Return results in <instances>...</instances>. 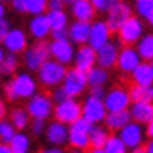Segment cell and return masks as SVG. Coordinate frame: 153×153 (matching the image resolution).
Wrapping results in <instances>:
<instances>
[{"instance_id": "31", "label": "cell", "mask_w": 153, "mask_h": 153, "mask_svg": "<svg viewBox=\"0 0 153 153\" xmlns=\"http://www.w3.org/2000/svg\"><path fill=\"white\" fill-rule=\"evenodd\" d=\"M110 131L103 123H95L90 129V148H103V144L108 138Z\"/></svg>"}, {"instance_id": "1", "label": "cell", "mask_w": 153, "mask_h": 153, "mask_svg": "<svg viewBox=\"0 0 153 153\" xmlns=\"http://www.w3.org/2000/svg\"><path fill=\"white\" fill-rule=\"evenodd\" d=\"M37 88H39V82L32 75V71H21L13 75V79L4 86V91L10 101H22V99L26 101L39 91Z\"/></svg>"}, {"instance_id": "21", "label": "cell", "mask_w": 153, "mask_h": 153, "mask_svg": "<svg viewBox=\"0 0 153 153\" xmlns=\"http://www.w3.org/2000/svg\"><path fill=\"white\" fill-rule=\"evenodd\" d=\"M28 32L32 34L34 39L43 41L51 36V25L47 19V13H39V15H32V19L28 22Z\"/></svg>"}, {"instance_id": "11", "label": "cell", "mask_w": 153, "mask_h": 153, "mask_svg": "<svg viewBox=\"0 0 153 153\" xmlns=\"http://www.w3.org/2000/svg\"><path fill=\"white\" fill-rule=\"evenodd\" d=\"M82 105V118L90 121L91 125L95 123H103L105 121V116H106V106L103 103L101 97H94V95H88L84 99Z\"/></svg>"}, {"instance_id": "20", "label": "cell", "mask_w": 153, "mask_h": 153, "mask_svg": "<svg viewBox=\"0 0 153 153\" xmlns=\"http://www.w3.org/2000/svg\"><path fill=\"white\" fill-rule=\"evenodd\" d=\"M129 114L131 120L140 125H148L153 120V103L149 101H133L129 106Z\"/></svg>"}, {"instance_id": "59", "label": "cell", "mask_w": 153, "mask_h": 153, "mask_svg": "<svg viewBox=\"0 0 153 153\" xmlns=\"http://www.w3.org/2000/svg\"><path fill=\"white\" fill-rule=\"evenodd\" d=\"M0 76H2V75H0Z\"/></svg>"}, {"instance_id": "8", "label": "cell", "mask_w": 153, "mask_h": 153, "mask_svg": "<svg viewBox=\"0 0 153 153\" xmlns=\"http://www.w3.org/2000/svg\"><path fill=\"white\" fill-rule=\"evenodd\" d=\"M118 41L120 45H134L144 36V21L138 15H131L118 30Z\"/></svg>"}, {"instance_id": "58", "label": "cell", "mask_w": 153, "mask_h": 153, "mask_svg": "<svg viewBox=\"0 0 153 153\" xmlns=\"http://www.w3.org/2000/svg\"><path fill=\"white\" fill-rule=\"evenodd\" d=\"M0 2H4V4H6V2H10V0H0Z\"/></svg>"}, {"instance_id": "19", "label": "cell", "mask_w": 153, "mask_h": 153, "mask_svg": "<svg viewBox=\"0 0 153 153\" xmlns=\"http://www.w3.org/2000/svg\"><path fill=\"white\" fill-rule=\"evenodd\" d=\"M120 41H108L106 45H103L101 49H97V65L105 67V69H110V67H116V60H118V52H120Z\"/></svg>"}, {"instance_id": "2", "label": "cell", "mask_w": 153, "mask_h": 153, "mask_svg": "<svg viewBox=\"0 0 153 153\" xmlns=\"http://www.w3.org/2000/svg\"><path fill=\"white\" fill-rule=\"evenodd\" d=\"M36 73H37L36 79H37V82H39L41 86H45V88H56L64 80V76L67 73V65L49 58L45 64H41V67Z\"/></svg>"}, {"instance_id": "44", "label": "cell", "mask_w": 153, "mask_h": 153, "mask_svg": "<svg viewBox=\"0 0 153 153\" xmlns=\"http://www.w3.org/2000/svg\"><path fill=\"white\" fill-rule=\"evenodd\" d=\"M52 39H65L67 37V30H54V32H51Z\"/></svg>"}, {"instance_id": "4", "label": "cell", "mask_w": 153, "mask_h": 153, "mask_svg": "<svg viewBox=\"0 0 153 153\" xmlns=\"http://www.w3.org/2000/svg\"><path fill=\"white\" fill-rule=\"evenodd\" d=\"M90 129L91 123L84 118H79L67 125V144L75 149H88L90 148Z\"/></svg>"}, {"instance_id": "38", "label": "cell", "mask_w": 153, "mask_h": 153, "mask_svg": "<svg viewBox=\"0 0 153 153\" xmlns=\"http://www.w3.org/2000/svg\"><path fill=\"white\" fill-rule=\"evenodd\" d=\"M45 127H47V121H43V120H30V125H28L32 136H43Z\"/></svg>"}, {"instance_id": "3", "label": "cell", "mask_w": 153, "mask_h": 153, "mask_svg": "<svg viewBox=\"0 0 153 153\" xmlns=\"http://www.w3.org/2000/svg\"><path fill=\"white\" fill-rule=\"evenodd\" d=\"M25 108H26V112L30 114L32 120L49 121L52 118V112H54V101H52V97L49 94L37 91V94H34L30 99H26Z\"/></svg>"}, {"instance_id": "52", "label": "cell", "mask_w": 153, "mask_h": 153, "mask_svg": "<svg viewBox=\"0 0 153 153\" xmlns=\"http://www.w3.org/2000/svg\"><path fill=\"white\" fill-rule=\"evenodd\" d=\"M65 153H88V149H75V148H71L69 151H65Z\"/></svg>"}, {"instance_id": "43", "label": "cell", "mask_w": 153, "mask_h": 153, "mask_svg": "<svg viewBox=\"0 0 153 153\" xmlns=\"http://www.w3.org/2000/svg\"><path fill=\"white\" fill-rule=\"evenodd\" d=\"M37 153H65V149L60 148V146H45V148H41Z\"/></svg>"}, {"instance_id": "46", "label": "cell", "mask_w": 153, "mask_h": 153, "mask_svg": "<svg viewBox=\"0 0 153 153\" xmlns=\"http://www.w3.org/2000/svg\"><path fill=\"white\" fill-rule=\"evenodd\" d=\"M6 114H7V105H6V101L2 97H0V120L2 118H6Z\"/></svg>"}, {"instance_id": "55", "label": "cell", "mask_w": 153, "mask_h": 153, "mask_svg": "<svg viewBox=\"0 0 153 153\" xmlns=\"http://www.w3.org/2000/svg\"><path fill=\"white\" fill-rule=\"evenodd\" d=\"M146 21H148V22H149V25H151V26H153V13H151V15H149V17H148V19H146Z\"/></svg>"}, {"instance_id": "42", "label": "cell", "mask_w": 153, "mask_h": 153, "mask_svg": "<svg viewBox=\"0 0 153 153\" xmlns=\"http://www.w3.org/2000/svg\"><path fill=\"white\" fill-rule=\"evenodd\" d=\"M64 0H47V11L49 10H64Z\"/></svg>"}, {"instance_id": "14", "label": "cell", "mask_w": 153, "mask_h": 153, "mask_svg": "<svg viewBox=\"0 0 153 153\" xmlns=\"http://www.w3.org/2000/svg\"><path fill=\"white\" fill-rule=\"evenodd\" d=\"M2 47L11 54H22L28 47V34L21 28H10L2 41Z\"/></svg>"}, {"instance_id": "27", "label": "cell", "mask_w": 153, "mask_h": 153, "mask_svg": "<svg viewBox=\"0 0 153 153\" xmlns=\"http://www.w3.org/2000/svg\"><path fill=\"white\" fill-rule=\"evenodd\" d=\"M11 153H30L32 149V136L26 134L25 131H17L13 134V138L7 142Z\"/></svg>"}, {"instance_id": "40", "label": "cell", "mask_w": 153, "mask_h": 153, "mask_svg": "<svg viewBox=\"0 0 153 153\" xmlns=\"http://www.w3.org/2000/svg\"><path fill=\"white\" fill-rule=\"evenodd\" d=\"M52 90H54V91H52V101H54V103H60V101H64V99H67V94H65V91H64V88L62 86H56V88H52Z\"/></svg>"}, {"instance_id": "37", "label": "cell", "mask_w": 153, "mask_h": 153, "mask_svg": "<svg viewBox=\"0 0 153 153\" xmlns=\"http://www.w3.org/2000/svg\"><path fill=\"white\" fill-rule=\"evenodd\" d=\"M134 11L140 19H148L153 13V0H134Z\"/></svg>"}, {"instance_id": "15", "label": "cell", "mask_w": 153, "mask_h": 153, "mask_svg": "<svg viewBox=\"0 0 153 153\" xmlns=\"http://www.w3.org/2000/svg\"><path fill=\"white\" fill-rule=\"evenodd\" d=\"M140 62H142V58H140L138 52H136L134 45H123V47H120L118 60H116V67L120 69V73L129 75Z\"/></svg>"}, {"instance_id": "50", "label": "cell", "mask_w": 153, "mask_h": 153, "mask_svg": "<svg viewBox=\"0 0 153 153\" xmlns=\"http://www.w3.org/2000/svg\"><path fill=\"white\" fill-rule=\"evenodd\" d=\"M88 153H106L103 148H88Z\"/></svg>"}, {"instance_id": "17", "label": "cell", "mask_w": 153, "mask_h": 153, "mask_svg": "<svg viewBox=\"0 0 153 153\" xmlns=\"http://www.w3.org/2000/svg\"><path fill=\"white\" fill-rule=\"evenodd\" d=\"M45 140H47L49 146H60L64 148L67 144V125L62 123L58 120H52V121H47V127H45Z\"/></svg>"}, {"instance_id": "54", "label": "cell", "mask_w": 153, "mask_h": 153, "mask_svg": "<svg viewBox=\"0 0 153 153\" xmlns=\"http://www.w3.org/2000/svg\"><path fill=\"white\" fill-rule=\"evenodd\" d=\"M4 54H6V51H4V47H2V43H0V64H2V58H4Z\"/></svg>"}, {"instance_id": "7", "label": "cell", "mask_w": 153, "mask_h": 153, "mask_svg": "<svg viewBox=\"0 0 153 153\" xmlns=\"http://www.w3.org/2000/svg\"><path fill=\"white\" fill-rule=\"evenodd\" d=\"M51 58L49 52V43L45 41H36L32 47H26V51L22 52V64L26 65V71H37Z\"/></svg>"}, {"instance_id": "29", "label": "cell", "mask_w": 153, "mask_h": 153, "mask_svg": "<svg viewBox=\"0 0 153 153\" xmlns=\"http://www.w3.org/2000/svg\"><path fill=\"white\" fill-rule=\"evenodd\" d=\"M47 19L51 25V32H54V30H67V26H69V15L64 10H49Z\"/></svg>"}, {"instance_id": "9", "label": "cell", "mask_w": 153, "mask_h": 153, "mask_svg": "<svg viewBox=\"0 0 153 153\" xmlns=\"http://www.w3.org/2000/svg\"><path fill=\"white\" fill-rule=\"evenodd\" d=\"M103 103L106 106V112H116V110H129L133 99H131V94H129L127 88L114 86V88L105 91Z\"/></svg>"}, {"instance_id": "26", "label": "cell", "mask_w": 153, "mask_h": 153, "mask_svg": "<svg viewBox=\"0 0 153 153\" xmlns=\"http://www.w3.org/2000/svg\"><path fill=\"white\" fill-rule=\"evenodd\" d=\"M86 80H88V88H105L106 82L110 80L108 69L94 65L90 71H86Z\"/></svg>"}, {"instance_id": "41", "label": "cell", "mask_w": 153, "mask_h": 153, "mask_svg": "<svg viewBox=\"0 0 153 153\" xmlns=\"http://www.w3.org/2000/svg\"><path fill=\"white\" fill-rule=\"evenodd\" d=\"M11 26H10V22L6 21V17L4 19H0V43L4 41V37H6V34H7V30H10Z\"/></svg>"}, {"instance_id": "35", "label": "cell", "mask_w": 153, "mask_h": 153, "mask_svg": "<svg viewBox=\"0 0 153 153\" xmlns=\"http://www.w3.org/2000/svg\"><path fill=\"white\" fill-rule=\"evenodd\" d=\"M22 6H25V13L30 15L47 13V0H22Z\"/></svg>"}, {"instance_id": "34", "label": "cell", "mask_w": 153, "mask_h": 153, "mask_svg": "<svg viewBox=\"0 0 153 153\" xmlns=\"http://www.w3.org/2000/svg\"><path fill=\"white\" fill-rule=\"evenodd\" d=\"M103 149L106 153H129V148L123 144V140L116 134H108V138H106V142L103 144Z\"/></svg>"}, {"instance_id": "36", "label": "cell", "mask_w": 153, "mask_h": 153, "mask_svg": "<svg viewBox=\"0 0 153 153\" xmlns=\"http://www.w3.org/2000/svg\"><path fill=\"white\" fill-rule=\"evenodd\" d=\"M15 133H17V129L13 127V123H11L10 120H6V118L0 120V142L7 144V142L13 138Z\"/></svg>"}, {"instance_id": "18", "label": "cell", "mask_w": 153, "mask_h": 153, "mask_svg": "<svg viewBox=\"0 0 153 153\" xmlns=\"http://www.w3.org/2000/svg\"><path fill=\"white\" fill-rule=\"evenodd\" d=\"M94 65H97V52L95 49H91L88 43L79 45V49H75V56H73V67L80 71H90Z\"/></svg>"}, {"instance_id": "13", "label": "cell", "mask_w": 153, "mask_h": 153, "mask_svg": "<svg viewBox=\"0 0 153 153\" xmlns=\"http://www.w3.org/2000/svg\"><path fill=\"white\" fill-rule=\"evenodd\" d=\"M49 52H51L52 60L67 65V64H73L75 45L69 41V37H65V39H52L49 43Z\"/></svg>"}, {"instance_id": "23", "label": "cell", "mask_w": 153, "mask_h": 153, "mask_svg": "<svg viewBox=\"0 0 153 153\" xmlns=\"http://www.w3.org/2000/svg\"><path fill=\"white\" fill-rule=\"evenodd\" d=\"M90 25L91 22L86 21H75L67 26V37L73 45H84L88 43V36H90Z\"/></svg>"}, {"instance_id": "24", "label": "cell", "mask_w": 153, "mask_h": 153, "mask_svg": "<svg viewBox=\"0 0 153 153\" xmlns=\"http://www.w3.org/2000/svg\"><path fill=\"white\" fill-rule=\"evenodd\" d=\"M131 121V114L129 110H116V112H106L103 125L108 129V131H120L123 125H127Z\"/></svg>"}, {"instance_id": "16", "label": "cell", "mask_w": 153, "mask_h": 153, "mask_svg": "<svg viewBox=\"0 0 153 153\" xmlns=\"http://www.w3.org/2000/svg\"><path fill=\"white\" fill-rule=\"evenodd\" d=\"M112 30L108 28L105 21H91L90 25V36H88V45L91 49H101L103 45H106L110 41Z\"/></svg>"}, {"instance_id": "30", "label": "cell", "mask_w": 153, "mask_h": 153, "mask_svg": "<svg viewBox=\"0 0 153 153\" xmlns=\"http://www.w3.org/2000/svg\"><path fill=\"white\" fill-rule=\"evenodd\" d=\"M30 114L26 112L25 106H17V108H11L10 112V121L13 123V127L17 129V131H25V129H28L30 125Z\"/></svg>"}, {"instance_id": "45", "label": "cell", "mask_w": 153, "mask_h": 153, "mask_svg": "<svg viewBox=\"0 0 153 153\" xmlns=\"http://www.w3.org/2000/svg\"><path fill=\"white\" fill-rule=\"evenodd\" d=\"M105 91H106L105 88H90V94L88 95H94V97H101L103 99L105 97Z\"/></svg>"}, {"instance_id": "32", "label": "cell", "mask_w": 153, "mask_h": 153, "mask_svg": "<svg viewBox=\"0 0 153 153\" xmlns=\"http://www.w3.org/2000/svg\"><path fill=\"white\" fill-rule=\"evenodd\" d=\"M19 67V54H11V52H6L2 58V64H0V75L6 76H13L17 73Z\"/></svg>"}, {"instance_id": "25", "label": "cell", "mask_w": 153, "mask_h": 153, "mask_svg": "<svg viewBox=\"0 0 153 153\" xmlns=\"http://www.w3.org/2000/svg\"><path fill=\"white\" fill-rule=\"evenodd\" d=\"M129 75H131V80L134 86H149V84H153V73H151L149 62H140Z\"/></svg>"}, {"instance_id": "12", "label": "cell", "mask_w": 153, "mask_h": 153, "mask_svg": "<svg viewBox=\"0 0 153 153\" xmlns=\"http://www.w3.org/2000/svg\"><path fill=\"white\" fill-rule=\"evenodd\" d=\"M133 15V7L129 2H125V0H118L116 4H114L108 11H106V25H108V28L112 30V32H116V30L123 25V22Z\"/></svg>"}, {"instance_id": "33", "label": "cell", "mask_w": 153, "mask_h": 153, "mask_svg": "<svg viewBox=\"0 0 153 153\" xmlns=\"http://www.w3.org/2000/svg\"><path fill=\"white\" fill-rule=\"evenodd\" d=\"M129 94H131L133 101H149L153 103V84L149 86H133L129 88Z\"/></svg>"}, {"instance_id": "48", "label": "cell", "mask_w": 153, "mask_h": 153, "mask_svg": "<svg viewBox=\"0 0 153 153\" xmlns=\"http://www.w3.org/2000/svg\"><path fill=\"white\" fill-rule=\"evenodd\" d=\"M144 129H146V136H148V138H153V120L149 121L148 125H144Z\"/></svg>"}, {"instance_id": "6", "label": "cell", "mask_w": 153, "mask_h": 153, "mask_svg": "<svg viewBox=\"0 0 153 153\" xmlns=\"http://www.w3.org/2000/svg\"><path fill=\"white\" fill-rule=\"evenodd\" d=\"M60 86L64 88V91L67 94V97H75L79 99L82 94H86L88 90V80H86V73L76 69V67H71V69H67L65 76Z\"/></svg>"}, {"instance_id": "53", "label": "cell", "mask_w": 153, "mask_h": 153, "mask_svg": "<svg viewBox=\"0 0 153 153\" xmlns=\"http://www.w3.org/2000/svg\"><path fill=\"white\" fill-rule=\"evenodd\" d=\"M129 153H146L144 148H136V149H129Z\"/></svg>"}, {"instance_id": "10", "label": "cell", "mask_w": 153, "mask_h": 153, "mask_svg": "<svg viewBox=\"0 0 153 153\" xmlns=\"http://www.w3.org/2000/svg\"><path fill=\"white\" fill-rule=\"evenodd\" d=\"M118 136L121 140H123V144L129 148V149H136V148H142L144 142H146V129H144V125L136 123V121H129L127 125H123L118 131Z\"/></svg>"}, {"instance_id": "57", "label": "cell", "mask_w": 153, "mask_h": 153, "mask_svg": "<svg viewBox=\"0 0 153 153\" xmlns=\"http://www.w3.org/2000/svg\"><path fill=\"white\" fill-rule=\"evenodd\" d=\"M73 2V0H64V4H71Z\"/></svg>"}, {"instance_id": "51", "label": "cell", "mask_w": 153, "mask_h": 153, "mask_svg": "<svg viewBox=\"0 0 153 153\" xmlns=\"http://www.w3.org/2000/svg\"><path fill=\"white\" fill-rule=\"evenodd\" d=\"M4 17H6V4L0 2V19H4Z\"/></svg>"}, {"instance_id": "22", "label": "cell", "mask_w": 153, "mask_h": 153, "mask_svg": "<svg viewBox=\"0 0 153 153\" xmlns=\"http://www.w3.org/2000/svg\"><path fill=\"white\" fill-rule=\"evenodd\" d=\"M69 11L75 21H86V22H91L97 13L91 0H73L69 4Z\"/></svg>"}, {"instance_id": "5", "label": "cell", "mask_w": 153, "mask_h": 153, "mask_svg": "<svg viewBox=\"0 0 153 153\" xmlns=\"http://www.w3.org/2000/svg\"><path fill=\"white\" fill-rule=\"evenodd\" d=\"M52 118L62 121L65 125H71L73 121L82 118V105L79 103V99L67 97V99H64V101H60V103H54Z\"/></svg>"}, {"instance_id": "28", "label": "cell", "mask_w": 153, "mask_h": 153, "mask_svg": "<svg viewBox=\"0 0 153 153\" xmlns=\"http://www.w3.org/2000/svg\"><path fill=\"white\" fill-rule=\"evenodd\" d=\"M134 49L140 54L142 62H151L153 60V34L144 32V36L134 43Z\"/></svg>"}, {"instance_id": "47", "label": "cell", "mask_w": 153, "mask_h": 153, "mask_svg": "<svg viewBox=\"0 0 153 153\" xmlns=\"http://www.w3.org/2000/svg\"><path fill=\"white\" fill-rule=\"evenodd\" d=\"M144 151H146V153H153V138H148L146 142H144Z\"/></svg>"}, {"instance_id": "49", "label": "cell", "mask_w": 153, "mask_h": 153, "mask_svg": "<svg viewBox=\"0 0 153 153\" xmlns=\"http://www.w3.org/2000/svg\"><path fill=\"white\" fill-rule=\"evenodd\" d=\"M0 153H11L10 146H7V144H4V142H0Z\"/></svg>"}, {"instance_id": "39", "label": "cell", "mask_w": 153, "mask_h": 153, "mask_svg": "<svg viewBox=\"0 0 153 153\" xmlns=\"http://www.w3.org/2000/svg\"><path fill=\"white\" fill-rule=\"evenodd\" d=\"M116 2H118V0H91L95 11H101V13H106Z\"/></svg>"}, {"instance_id": "56", "label": "cell", "mask_w": 153, "mask_h": 153, "mask_svg": "<svg viewBox=\"0 0 153 153\" xmlns=\"http://www.w3.org/2000/svg\"><path fill=\"white\" fill-rule=\"evenodd\" d=\"M149 67H151V73H153V60H151V62H149Z\"/></svg>"}]
</instances>
